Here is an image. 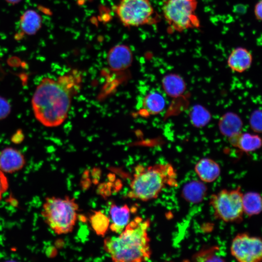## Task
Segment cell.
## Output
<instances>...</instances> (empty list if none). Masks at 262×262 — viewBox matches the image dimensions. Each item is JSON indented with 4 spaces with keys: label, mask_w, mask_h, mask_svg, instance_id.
<instances>
[{
    "label": "cell",
    "mask_w": 262,
    "mask_h": 262,
    "mask_svg": "<svg viewBox=\"0 0 262 262\" xmlns=\"http://www.w3.org/2000/svg\"><path fill=\"white\" fill-rule=\"evenodd\" d=\"M81 82L77 72L61 76L57 80L43 79L32 99L36 119L47 127L61 125L67 117L72 98L79 91Z\"/></svg>",
    "instance_id": "6da1fadb"
},
{
    "label": "cell",
    "mask_w": 262,
    "mask_h": 262,
    "mask_svg": "<svg viewBox=\"0 0 262 262\" xmlns=\"http://www.w3.org/2000/svg\"><path fill=\"white\" fill-rule=\"evenodd\" d=\"M150 224L149 219L136 217L127 225L119 236L104 239V250L114 262L147 261L151 255L147 232Z\"/></svg>",
    "instance_id": "7a4b0ae2"
},
{
    "label": "cell",
    "mask_w": 262,
    "mask_h": 262,
    "mask_svg": "<svg viewBox=\"0 0 262 262\" xmlns=\"http://www.w3.org/2000/svg\"><path fill=\"white\" fill-rule=\"evenodd\" d=\"M178 185L177 174L170 164H157L134 168L127 197L143 201L156 198L167 187Z\"/></svg>",
    "instance_id": "3957f363"
},
{
    "label": "cell",
    "mask_w": 262,
    "mask_h": 262,
    "mask_svg": "<svg viewBox=\"0 0 262 262\" xmlns=\"http://www.w3.org/2000/svg\"><path fill=\"white\" fill-rule=\"evenodd\" d=\"M79 205L74 198L47 197L41 214L45 222L57 235L72 231L78 219Z\"/></svg>",
    "instance_id": "277c9868"
},
{
    "label": "cell",
    "mask_w": 262,
    "mask_h": 262,
    "mask_svg": "<svg viewBox=\"0 0 262 262\" xmlns=\"http://www.w3.org/2000/svg\"><path fill=\"white\" fill-rule=\"evenodd\" d=\"M197 4V0H165L162 7L163 14L172 31L181 32L200 27L196 14Z\"/></svg>",
    "instance_id": "5b68a950"
},
{
    "label": "cell",
    "mask_w": 262,
    "mask_h": 262,
    "mask_svg": "<svg viewBox=\"0 0 262 262\" xmlns=\"http://www.w3.org/2000/svg\"><path fill=\"white\" fill-rule=\"evenodd\" d=\"M241 187L231 190L223 189L212 195L210 204L214 215L225 222H240L244 214Z\"/></svg>",
    "instance_id": "8992f818"
},
{
    "label": "cell",
    "mask_w": 262,
    "mask_h": 262,
    "mask_svg": "<svg viewBox=\"0 0 262 262\" xmlns=\"http://www.w3.org/2000/svg\"><path fill=\"white\" fill-rule=\"evenodd\" d=\"M115 12L124 25L135 27L149 23L154 10L149 0H121Z\"/></svg>",
    "instance_id": "52a82bcc"
},
{
    "label": "cell",
    "mask_w": 262,
    "mask_h": 262,
    "mask_svg": "<svg viewBox=\"0 0 262 262\" xmlns=\"http://www.w3.org/2000/svg\"><path fill=\"white\" fill-rule=\"evenodd\" d=\"M230 250L238 262H259L262 259V240L247 233H239L232 240Z\"/></svg>",
    "instance_id": "ba28073f"
},
{
    "label": "cell",
    "mask_w": 262,
    "mask_h": 262,
    "mask_svg": "<svg viewBox=\"0 0 262 262\" xmlns=\"http://www.w3.org/2000/svg\"><path fill=\"white\" fill-rule=\"evenodd\" d=\"M133 60L131 49L126 45H117L109 51L107 61L111 69L122 71L130 66Z\"/></svg>",
    "instance_id": "9c48e42d"
},
{
    "label": "cell",
    "mask_w": 262,
    "mask_h": 262,
    "mask_svg": "<svg viewBox=\"0 0 262 262\" xmlns=\"http://www.w3.org/2000/svg\"><path fill=\"white\" fill-rule=\"evenodd\" d=\"M25 164L23 155L18 150L6 147L0 152V170L4 173H12L21 170Z\"/></svg>",
    "instance_id": "30bf717a"
},
{
    "label": "cell",
    "mask_w": 262,
    "mask_h": 262,
    "mask_svg": "<svg viewBox=\"0 0 262 262\" xmlns=\"http://www.w3.org/2000/svg\"><path fill=\"white\" fill-rule=\"evenodd\" d=\"M252 60V54L248 49L243 47H238L230 52L227 64L232 71L242 73L250 67Z\"/></svg>",
    "instance_id": "8fae6325"
},
{
    "label": "cell",
    "mask_w": 262,
    "mask_h": 262,
    "mask_svg": "<svg viewBox=\"0 0 262 262\" xmlns=\"http://www.w3.org/2000/svg\"><path fill=\"white\" fill-rule=\"evenodd\" d=\"M195 170L200 180L206 183L214 181L221 172L219 164L209 158L199 160L195 165Z\"/></svg>",
    "instance_id": "7c38bea8"
},
{
    "label": "cell",
    "mask_w": 262,
    "mask_h": 262,
    "mask_svg": "<svg viewBox=\"0 0 262 262\" xmlns=\"http://www.w3.org/2000/svg\"><path fill=\"white\" fill-rule=\"evenodd\" d=\"M233 147L245 152H250L259 149L262 146L261 137L257 134L240 132L229 138Z\"/></svg>",
    "instance_id": "4fadbf2b"
},
{
    "label": "cell",
    "mask_w": 262,
    "mask_h": 262,
    "mask_svg": "<svg viewBox=\"0 0 262 262\" xmlns=\"http://www.w3.org/2000/svg\"><path fill=\"white\" fill-rule=\"evenodd\" d=\"M109 213L112 223L110 225L111 230L116 233H120L129 223L130 209L128 206H117L115 204L111 205Z\"/></svg>",
    "instance_id": "5bb4252c"
},
{
    "label": "cell",
    "mask_w": 262,
    "mask_h": 262,
    "mask_svg": "<svg viewBox=\"0 0 262 262\" xmlns=\"http://www.w3.org/2000/svg\"><path fill=\"white\" fill-rule=\"evenodd\" d=\"M42 24L41 15L33 9H28L20 18V28L23 33L28 35L36 34L40 29Z\"/></svg>",
    "instance_id": "9a60e30c"
},
{
    "label": "cell",
    "mask_w": 262,
    "mask_h": 262,
    "mask_svg": "<svg viewBox=\"0 0 262 262\" xmlns=\"http://www.w3.org/2000/svg\"><path fill=\"white\" fill-rule=\"evenodd\" d=\"M218 127L220 132L229 138L241 132L243 122L237 114L228 112L220 118Z\"/></svg>",
    "instance_id": "2e32d148"
},
{
    "label": "cell",
    "mask_w": 262,
    "mask_h": 262,
    "mask_svg": "<svg viewBox=\"0 0 262 262\" xmlns=\"http://www.w3.org/2000/svg\"><path fill=\"white\" fill-rule=\"evenodd\" d=\"M165 105V99L161 94L150 92L144 98L140 115L146 116L158 114L164 110Z\"/></svg>",
    "instance_id": "e0dca14e"
},
{
    "label": "cell",
    "mask_w": 262,
    "mask_h": 262,
    "mask_svg": "<svg viewBox=\"0 0 262 262\" xmlns=\"http://www.w3.org/2000/svg\"><path fill=\"white\" fill-rule=\"evenodd\" d=\"M162 82L164 91L170 97L179 96L185 89V84L183 79L175 74L166 75L163 78Z\"/></svg>",
    "instance_id": "ac0fdd59"
},
{
    "label": "cell",
    "mask_w": 262,
    "mask_h": 262,
    "mask_svg": "<svg viewBox=\"0 0 262 262\" xmlns=\"http://www.w3.org/2000/svg\"><path fill=\"white\" fill-rule=\"evenodd\" d=\"M244 214L249 216L259 214L262 210V199L260 195L254 192L243 194L242 199Z\"/></svg>",
    "instance_id": "d6986e66"
},
{
    "label": "cell",
    "mask_w": 262,
    "mask_h": 262,
    "mask_svg": "<svg viewBox=\"0 0 262 262\" xmlns=\"http://www.w3.org/2000/svg\"><path fill=\"white\" fill-rule=\"evenodd\" d=\"M206 188L201 182L192 181L186 184L182 191L184 197L192 203L201 201L205 196Z\"/></svg>",
    "instance_id": "ffe728a7"
},
{
    "label": "cell",
    "mask_w": 262,
    "mask_h": 262,
    "mask_svg": "<svg viewBox=\"0 0 262 262\" xmlns=\"http://www.w3.org/2000/svg\"><path fill=\"white\" fill-rule=\"evenodd\" d=\"M190 116L192 124L197 127L206 125L211 119L209 112L201 106H194L191 111Z\"/></svg>",
    "instance_id": "44dd1931"
},
{
    "label": "cell",
    "mask_w": 262,
    "mask_h": 262,
    "mask_svg": "<svg viewBox=\"0 0 262 262\" xmlns=\"http://www.w3.org/2000/svg\"><path fill=\"white\" fill-rule=\"evenodd\" d=\"M91 225L99 235H104L109 227V218L101 212H95L90 218Z\"/></svg>",
    "instance_id": "7402d4cb"
},
{
    "label": "cell",
    "mask_w": 262,
    "mask_h": 262,
    "mask_svg": "<svg viewBox=\"0 0 262 262\" xmlns=\"http://www.w3.org/2000/svg\"><path fill=\"white\" fill-rule=\"evenodd\" d=\"M249 125L251 129L257 133L262 131V112L256 110L252 112L249 118Z\"/></svg>",
    "instance_id": "603a6c76"
},
{
    "label": "cell",
    "mask_w": 262,
    "mask_h": 262,
    "mask_svg": "<svg viewBox=\"0 0 262 262\" xmlns=\"http://www.w3.org/2000/svg\"><path fill=\"white\" fill-rule=\"evenodd\" d=\"M11 106L4 98L0 96V120L5 118L10 114Z\"/></svg>",
    "instance_id": "cb8c5ba5"
},
{
    "label": "cell",
    "mask_w": 262,
    "mask_h": 262,
    "mask_svg": "<svg viewBox=\"0 0 262 262\" xmlns=\"http://www.w3.org/2000/svg\"><path fill=\"white\" fill-rule=\"evenodd\" d=\"M9 183L7 177L4 173L0 170V200L2 195L8 189Z\"/></svg>",
    "instance_id": "d4e9b609"
},
{
    "label": "cell",
    "mask_w": 262,
    "mask_h": 262,
    "mask_svg": "<svg viewBox=\"0 0 262 262\" xmlns=\"http://www.w3.org/2000/svg\"><path fill=\"white\" fill-rule=\"evenodd\" d=\"M262 1L260 0L258 1L254 6V15L256 19L261 21L262 20Z\"/></svg>",
    "instance_id": "484cf974"
},
{
    "label": "cell",
    "mask_w": 262,
    "mask_h": 262,
    "mask_svg": "<svg viewBox=\"0 0 262 262\" xmlns=\"http://www.w3.org/2000/svg\"><path fill=\"white\" fill-rule=\"evenodd\" d=\"M4 0L9 4L15 5V4L19 3L22 0Z\"/></svg>",
    "instance_id": "4316f807"
}]
</instances>
